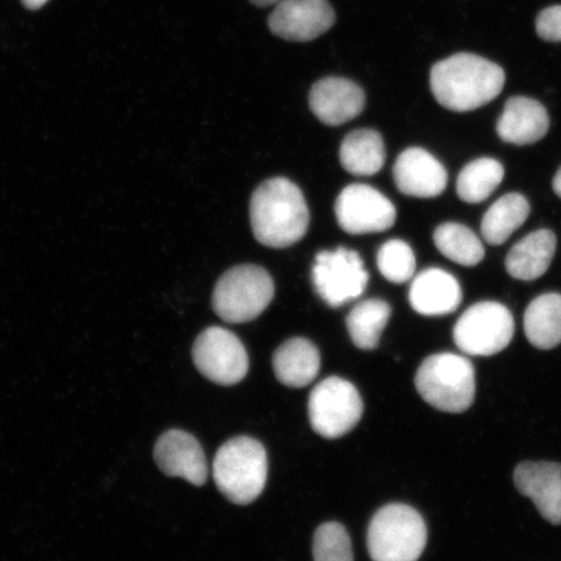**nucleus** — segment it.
<instances>
[{
	"mask_svg": "<svg viewBox=\"0 0 561 561\" xmlns=\"http://www.w3.org/2000/svg\"><path fill=\"white\" fill-rule=\"evenodd\" d=\"M506 73L502 67L474 54H456L431 70V89L437 102L450 111L468 112L494 101L502 93Z\"/></svg>",
	"mask_w": 561,
	"mask_h": 561,
	"instance_id": "nucleus-1",
	"label": "nucleus"
},
{
	"mask_svg": "<svg viewBox=\"0 0 561 561\" xmlns=\"http://www.w3.org/2000/svg\"><path fill=\"white\" fill-rule=\"evenodd\" d=\"M252 231L259 243L272 249L296 244L310 227V210L300 188L284 178L265 181L252 194Z\"/></svg>",
	"mask_w": 561,
	"mask_h": 561,
	"instance_id": "nucleus-2",
	"label": "nucleus"
},
{
	"mask_svg": "<svg viewBox=\"0 0 561 561\" xmlns=\"http://www.w3.org/2000/svg\"><path fill=\"white\" fill-rule=\"evenodd\" d=\"M268 477V458L261 442L236 437L217 451L214 479L217 488L234 504H250L263 493Z\"/></svg>",
	"mask_w": 561,
	"mask_h": 561,
	"instance_id": "nucleus-3",
	"label": "nucleus"
},
{
	"mask_svg": "<svg viewBox=\"0 0 561 561\" xmlns=\"http://www.w3.org/2000/svg\"><path fill=\"white\" fill-rule=\"evenodd\" d=\"M415 383L424 401L439 411L461 413L474 402V367L461 355L442 353L426 357Z\"/></svg>",
	"mask_w": 561,
	"mask_h": 561,
	"instance_id": "nucleus-4",
	"label": "nucleus"
},
{
	"mask_svg": "<svg viewBox=\"0 0 561 561\" xmlns=\"http://www.w3.org/2000/svg\"><path fill=\"white\" fill-rule=\"evenodd\" d=\"M427 539L423 516L405 504H389L371 518L367 545L374 561H417Z\"/></svg>",
	"mask_w": 561,
	"mask_h": 561,
	"instance_id": "nucleus-5",
	"label": "nucleus"
},
{
	"mask_svg": "<svg viewBox=\"0 0 561 561\" xmlns=\"http://www.w3.org/2000/svg\"><path fill=\"white\" fill-rule=\"evenodd\" d=\"M275 297V283L262 266L244 264L224 273L217 280L213 307L230 324H243L261 316Z\"/></svg>",
	"mask_w": 561,
	"mask_h": 561,
	"instance_id": "nucleus-6",
	"label": "nucleus"
},
{
	"mask_svg": "<svg viewBox=\"0 0 561 561\" xmlns=\"http://www.w3.org/2000/svg\"><path fill=\"white\" fill-rule=\"evenodd\" d=\"M515 333L514 316L496 301H481L460 316L454 341L462 353L491 356L506 348Z\"/></svg>",
	"mask_w": 561,
	"mask_h": 561,
	"instance_id": "nucleus-7",
	"label": "nucleus"
},
{
	"mask_svg": "<svg viewBox=\"0 0 561 561\" xmlns=\"http://www.w3.org/2000/svg\"><path fill=\"white\" fill-rule=\"evenodd\" d=\"M363 411L359 391L341 377L316 385L308 402L312 430L328 439L346 436L359 423Z\"/></svg>",
	"mask_w": 561,
	"mask_h": 561,
	"instance_id": "nucleus-8",
	"label": "nucleus"
},
{
	"mask_svg": "<svg viewBox=\"0 0 561 561\" xmlns=\"http://www.w3.org/2000/svg\"><path fill=\"white\" fill-rule=\"evenodd\" d=\"M312 280L320 298L336 308L362 297L369 275L356 251L340 248L316 255Z\"/></svg>",
	"mask_w": 561,
	"mask_h": 561,
	"instance_id": "nucleus-9",
	"label": "nucleus"
},
{
	"mask_svg": "<svg viewBox=\"0 0 561 561\" xmlns=\"http://www.w3.org/2000/svg\"><path fill=\"white\" fill-rule=\"evenodd\" d=\"M196 369L209 381L231 386L241 382L249 371V356L238 336L224 328L206 329L193 347Z\"/></svg>",
	"mask_w": 561,
	"mask_h": 561,
	"instance_id": "nucleus-10",
	"label": "nucleus"
},
{
	"mask_svg": "<svg viewBox=\"0 0 561 561\" xmlns=\"http://www.w3.org/2000/svg\"><path fill=\"white\" fill-rule=\"evenodd\" d=\"M334 210L341 229L348 234L381 233L397 221L396 206L377 188L364 184L343 188Z\"/></svg>",
	"mask_w": 561,
	"mask_h": 561,
	"instance_id": "nucleus-11",
	"label": "nucleus"
},
{
	"mask_svg": "<svg viewBox=\"0 0 561 561\" xmlns=\"http://www.w3.org/2000/svg\"><path fill=\"white\" fill-rule=\"evenodd\" d=\"M335 19L328 0H283L271 13L268 26L285 41L311 42L331 31Z\"/></svg>",
	"mask_w": 561,
	"mask_h": 561,
	"instance_id": "nucleus-12",
	"label": "nucleus"
},
{
	"mask_svg": "<svg viewBox=\"0 0 561 561\" xmlns=\"http://www.w3.org/2000/svg\"><path fill=\"white\" fill-rule=\"evenodd\" d=\"M366 107V93L345 77H325L314 83L310 108L321 123L339 126L359 116Z\"/></svg>",
	"mask_w": 561,
	"mask_h": 561,
	"instance_id": "nucleus-13",
	"label": "nucleus"
},
{
	"mask_svg": "<svg viewBox=\"0 0 561 561\" xmlns=\"http://www.w3.org/2000/svg\"><path fill=\"white\" fill-rule=\"evenodd\" d=\"M156 461L160 471L170 477H181L194 486L205 485L208 466L205 451L192 434L170 431L156 445Z\"/></svg>",
	"mask_w": 561,
	"mask_h": 561,
	"instance_id": "nucleus-14",
	"label": "nucleus"
},
{
	"mask_svg": "<svg viewBox=\"0 0 561 561\" xmlns=\"http://www.w3.org/2000/svg\"><path fill=\"white\" fill-rule=\"evenodd\" d=\"M518 493L536 504L545 520L561 525V465L551 461H524L515 469Z\"/></svg>",
	"mask_w": 561,
	"mask_h": 561,
	"instance_id": "nucleus-15",
	"label": "nucleus"
},
{
	"mask_svg": "<svg viewBox=\"0 0 561 561\" xmlns=\"http://www.w3.org/2000/svg\"><path fill=\"white\" fill-rule=\"evenodd\" d=\"M392 173L398 191L415 198H436L447 186L445 167L419 147L404 150L398 157Z\"/></svg>",
	"mask_w": 561,
	"mask_h": 561,
	"instance_id": "nucleus-16",
	"label": "nucleus"
},
{
	"mask_svg": "<svg viewBox=\"0 0 561 561\" xmlns=\"http://www.w3.org/2000/svg\"><path fill=\"white\" fill-rule=\"evenodd\" d=\"M549 128L550 118L545 105L528 96L510 98L496 125L503 142L518 146L538 142Z\"/></svg>",
	"mask_w": 561,
	"mask_h": 561,
	"instance_id": "nucleus-17",
	"label": "nucleus"
},
{
	"mask_svg": "<svg viewBox=\"0 0 561 561\" xmlns=\"http://www.w3.org/2000/svg\"><path fill=\"white\" fill-rule=\"evenodd\" d=\"M409 298L413 310L420 314L445 316L458 310L462 294L451 273L430 268L413 278Z\"/></svg>",
	"mask_w": 561,
	"mask_h": 561,
	"instance_id": "nucleus-18",
	"label": "nucleus"
},
{
	"mask_svg": "<svg viewBox=\"0 0 561 561\" xmlns=\"http://www.w3.org/2000/svg\"><path fill=\"white\" fill-rule=\"evenodd\" d=\"M321 357L318 347L306 339H293L280 345L273 355V370L287 388H305L318 377Z\"/></svg>",
	"mask_w": 561,
	"mask_h": 561,
	"instance_id": "nucleus-19",
	"label": "nucleus"
},
{
	"mask_svg": "<svg viewBox=\"0 0 561 561\" xmlns=\"http://www.w3.org/2000/svg\"><path fill=\"white\" fill-rule=\"evenodd\" d=\"M557 251V236L541 229L523 238L511 249L506 259L508 275L522 280L542 277Z\"/></svg>",
	"mask_w": 561,
	"mask_h": 561,
	"instance_id": "nucleus-20",
	"label": "nucleus"
},
{
	"mask_svg": "<svg viewBox=\"0 0 561 561\" xmlns=\"http://www.w3.org/2000/svg\"><path fill=\"white\" fill-rule=\"evenodd\" d=\"M386 150L380 133L374 129H357L343 139L340 159L345 170L354 175H374L382 170Z\"/></svg>",
	"mask_w": 561,
	"mask_h": 561,
	"instance_id": "nucleus-21",
	"label": "nucleus"
},
{
	"mask_svg": "<svg viewBox=\"0 0 561 561\" xmlns=\"http://www.w3.org/2000/svg\"><path fill=\"white\" fill-rule=\"evenodd\" d=\"M526 339L533 346L551 350L561 343V296L551 293L531 301L524 316Z\"/></svg>",
	"mask_w": 561,
	"mask_h": 561,
	"instance_id": "nucleus-22",
	"label": "nucleus"
},
{
	"mask_svg": "<svg viewBox=\"0 0 561 561\" xmlns=\"http://www.w3.org/2000/svg\"><path fill=\"white\" fill-rule=\"evenodd\" d=\"M530 214L529 202L523 195L512 193L502 196L488 209L481 222L483 240L493 245L503 244L523 227Z\"/></svg>",
	"mask_w": 561,
	"mask_h": 561,
	"instance_id": "nucleus-23",
	"label": "nucleus"
},
{
	"mask_svg": "<svg viewBox=\"0 0 561 561\" xmlns=\"http://www.w3.org/2000/svg\"><path fill=\"white\" fill-rule=\"evenodd\" d=\"M391 307L382 299H367L357 304L347 316L346 327L354 345L375 350L390 320Z\"/></svg>",
	"mask_w": 561,
	"mask_h": 561,
	"instance_id": "nucleus-24",
	"label": "nucleus"
},
{
	"mask_svg": "<svg viewBox=\"0 0 561 561\" xmlns=\"http://www.w3.org/2000/svg\"><path fill=\"white\" fill-rule=\"evenodd\" d=\"M504 168L500 161L481 158L472 161L459 174L456 193L462 202L481 203L486 201L502 184Z\"/></svg>",
	"mask_w": 561,
	"mask_h": 561,
	"instance_id": "nucleus-25",
	"label": "nucleus"
},
{
	"mask_svg": "<svg viewBox=\"0 0 561 561\" xmlns=\"http://www.w3.org/2000/svg\"><path fill=\"white\" fill-rule=\"evenodd\" d=\"M434 243L442 255L460 265L474 266L485 256V249L479 237L458 222L442 224L434 231Z\"/></svg>",
	"mask_w": 561,
	"mask_h": 561,
	"instance_id": "nucleus-26",
	"label": "nucleus"
},
{
	"mask_svg": "<svg viewBox=\"0 0 561 561\" xmlns=\"http://www.w3.org/2000/svg\"><path fill=\"white\" fill-rule=\"evenodd\" d=\"M377 266L390 283L404 284L415 276L416 257L409 243L390 240L378 250Z\"/></svg>",
	"mask_w": 561,
	"mask_h": 561,
	"instance_id": "nucleus-27",
	"label": "nucleus"
},
{
	"mask_svg": "<svg viewBox=\"0 0 561 561\" xmlns=\"http://www.w3.org/2000/svg\"><path fill=\"white\" fill-rule=\"evenodd\" d=\"M313 561H354L353 546L345 526L327 523L313 538Z\"/></svg>",
	"mask_w": 561,
	"mask_h": 561,
	"instance_id": "nucleus-28",
	"label": "nucleus"
},
{
	"mask_svg": "<svg viewBox=\"0 0 561 561\" xmlns=\"http://www.w3.org/2000/svg\"><path fill=\"white\" fill-rule=\"evenodd\" d=\"M536 30L539 37L547 42H561V5L539 12Z\"/></svg>",
	"mask_w": 561,
	"mask_h": 561,
	"instance_id": "nucleus-29",
	"label": "nucleus"
},
{
	"mask_svg": "<svg viewBox=\"0 0 561 561\" xmlns=\"http://www.w3.org/2000/svg\"><path fill=\"white\" fill-rule=\"evenodd\" d=\"M21 2H23L27 10L35 11L42 9L48 0H21Z\"/></svg>",
	"mask_w": 561,
	"mask_h": 561,
	"instance_id": "nucleus-30",
	"label": "nucleus"
},
{
	"mask_svg": "<svg viewBox=\"0 0 561 561\" xmlns=\"http://www.w3.org/2000/svg\"><path fill=\"white\" fill-rule=\"evenodd\" d=\"M552 187H553V192H556V194L559 196V198H561V168L558 171V173L556 174V178H553Z\"/></svg>",
	"mask_w": 561,
	"mask_h": 561,
	"instance_id": "nucleus-31",
	"label": "nucleus"
},
{
	"mask_svg": "<svg viewBox=\"0 0 561 561\" xmlns=\"http://www.w3.org/2000/svg\"><path fill=\"white\" fill-rule=\"evenodd\" d=\"M279 2H283V0H250L251 4L262 7V9H264V7L276 5Z\"/></svg>",
	"mask_w": 561,
	"mask_h": 561,
	"instance_id": "nucleus-32",
	"label": "nucleus"
}]
</instances>
